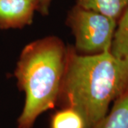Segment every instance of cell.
<instances>
[{"instance_id":"cell-2","label":"cell","mask_w":128,"mask_h":128,"mask_svg":"<svg viewBox=\"0 0 128 128\" xmlns=\"http://www.w3.org/2000/svg\"><path fill=\"white\" fill-rule=\"evenodd\" d=\"M68 47L56 36H47L23 48L14 76L25 93L18 128H32L38 117L57 105L66 70Z\"/></svg>"},{"instance_id":"cell-9","label":"cell","mask_w":128,"mask_h":128,"mask_svg":"<svg viewBox=\"0 0 128 128\" xmlns=\"http://www.w3.org/2000/svg\"><path fill=\"white\" fill-rule=\"evenodd\" d=\"M38 9L37 11L42 15H48L49 12V6L52 0H37Z\"/></svg>"},{"instance_id":"cell-7","label":"cell","mask_w":128,"mask_h":128,"mask_svg":"<svg viewBox=\"0 0 128 128\" xmlns=\"http://www.w3.org/2000/svg\"><path fill=\"white\" fill-rule=\"evenodd\" d=\"M110 52L118 58L128 60V7L118 22Z\"/></svg>"},{"instance_id":"cell-4","label":"cell","mask_w":128,"mask_h":128,"mask_svg":"<svg viewBox=\"0 0 128 128\" xmlns=\"http://www.w3.org/2000/svg\"><path fill=\"white\" fill-rule=\"evenodd\" d=\"M37 0H0V29L22 28L32 24Z\"/></svg>"},{"instance_id":"cell-8","label":"cell","mask_w":128,"mask_h":128,"mask_svg":"<svg viewBox=\"0 0 128 128\" xmlns=\"http://www.w3.org/2000/svg\"><path fill=\"white\" fill-rule=\"evenodd\" d=\"M50 128H85V123L77 111L70 108H61L52 114Z\"/></svg>"},{"instance_id":"cell-5","label":"cell","mask_w":128,"mask_h":128,"mask_svg":"<svg viewBox=\"0 0 128 128\" xmlns=\"http://www.w3.org/2000/svg\"><path fill=\"white\" fill-rule=\"evenodd\" d=\"M93 128H128V90L113 102L110 112Z\"/></svg>"},{"instance_id":"cell-1","label":"cell","mask_w":128,"mask_h":128,"mask_svg":"<svg viewBox=\"0 0 128 128\" xmlns=\"http://www.w3.org/2000/svg\"><path fill=\"white\" fill-rule=\"evenodd\" d=\"M128 90V60L110 51L82 55L68 46L66 70L57 105L81 115L85 128H93L111 102Z\"/></svg>"},{"instance_id":"cell-6","label":"cell","mask_w":128,"mask_h":128,"mask_svg":"<svg viewBox=\"0 0 128 128\" xmlns=\"http://www.w3.org/2000/svg\"><path fill=\"white\" fill-rule=\"evenodd\" d=\"M76 4L118 22L128 7V0H76Z\"/></svg>"},{"instance_id":"cell-3","label":"cell","mask_w":128,"mask_h":128,"mask_svg":"<svg viewBox=\"0 0 128 128\" xmlns=\"http://www.w3.org/2000/svg\"><path fill=\"white\" fill-rule=\"evenodd\" d=\"M66 24L75 37L76 51L96 55L110 51L118 22L76 4L69 11Z\"/></svg>"}]
</instances>
